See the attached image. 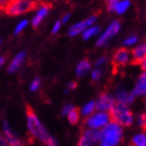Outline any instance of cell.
Instances as JSON below:
<instances>
[{"instance_id": "obj_1", "label": "cell", "mask_w": 146, "mask_h": 146, "mask_svg": "<svg viewBox=\"0 0 146 146\" xmlns=\"http://www.w3.org/2000/svg\"><path fill=\"white\" fill-rule=\"evenodd\" d=\"M26 118H27V127L29 131V135L31 138H38L43 143L47 144L50 140V136L46 131L45 127L40 122L39 118L36 117L34 109L26 104Z\"/></svg>"}, {"instance_id": "obj_2", "label": "cell", "mask_w": 146, "mask_h": 146, "mask_svg": "<svg viewBox=\"0 0 146 146\" xmlns=\"http://www.w3.org/2000/svg\"><path fill=\"white\" fill-rule=\"evenodd\" d=\"M109 115L110 121L117 123L118 125L124 126V127L131 126L133 120H134L133 112L128 109L127 106L123 104H119V102H116L114 104V107L110 110Z\"/></svg>"}, {"instance_id": "obj_3", "label": "cell", "mask_w": 146, "mask_h": 146, "mask_svg": "<svg viewBox=\"0 0 146 146\" xmlns=\"http://www.w3.org/2000/svg\"><path fill=\"white\" fill-rule=\"evenodd\" d=\"M38 0H9L4 6V13L9 16H19L38 7Z\"/></svg>"}, {"instance_id": "obj_4", "label": "cell", "mask_w": 146, "mask_h": 146, "mask_svg": "<svg viewBox=\"0 0 146 146\" xmlns=\"http://www.w3.org/2000/svg\"><path fill=\"white\" fill-rule=\"evenodd\" d=\"M122 140V129L120 125L111 122L101 131V142L104 145L114 146L120 143Z\"/></svg>"}, {"instance_id": "obj_5", "label": "cell", "mask_w": 146, "mask_h": 146, "mask_svg": "<svg viewBox=\"0 0 146 146\" xmlns=\"http://www.w3.org/2000/svg\"><path fill=\"white\" fill-rule=\"evenodd\" d=\"M101 141V131L82 127L77 146H94Z\"/></svg>"}, {"instance_id": "obj_6", "label": "cell", "mask_w": 146, "mask_h": 146, "mask_svg": "<svg viewBox=\"0 0 146 146\" xmlns=\"http://www.w3.org/2000/svg\"><path fill=\"white\" fill-rule=\"evenodd\" d=\"M110 121V115L106 112H98L92 114L84 120L82 127L93 128V129H99L104 127Z\"/></svg>"}, {"instance_id": "obj_7", "label": "cell", "mask_w": 146, "mask_h": 146, "mask_svg": "<svg viewBox=\"0 0 146 146\" xmlns=\"http://www.w3.org/2000/svg\"><path fill=\"white\" fill-rule=\"evenodd\" d=\"M120 27H121L120 21H118V20L113 21L112 23L109 25V27H108L107 29L101 34V36L98 38V41H97V43H96V45L101 47V46L106 45L107 43H109L113 36H115L116 35L119 33Z\"/></svg>"}, {"instance_id": "obj_8", "label": "cell", "mask_w": 146, "mask_h": 146, "mask_svg": "<svg viewBox=\"0 0 146 146\" xmlns=\"http://www.w3.org/2000/svg\"><path fill=\"white\" fill-rule=\"evenodd\" d=\"M131 53L126 48H119L114 52L112 60V65L115 71H118L119 68H122L126 66L129 62Z\"/></svg>"}, {"instance_id": "obj_9", "label": "cell", "mask_w": 146, "mask_h": 146, "mask_svg": "<svg viewBox=\"0 0 146 146\" xmlns=\"http://www.w3.org/2000/svg\"><path fill=\"white\" fill-rule=\"evenodd\" d=\"M116 101L112 95H110L107 92H104L99 95L97 101L95 102V108L98 112H110V110L114 107Z\"/></svg>"}, {"instance_id": "obj_10", "label": "cell", "mask_w": 146, "mask_h": 146, "mask_svg": "<svg viewBox=\"0 0 146 146\" xmlns=\"http://www.w3.org/2000/svg\"><path fill=\"white\" fill-rule=\"evenodd\" d=\"M96 20H97L96 16H91L90 18L86 19V20H84V21L77 22V23H75V24L72 25V26L69 28L68 35H69L70 36H75L79 34H82L87 28L91 27L92 25L96 22Z\"/></svg>"}, {"instance_id": "obj_11", "label": "cell", "mask_w": 146, "mask_h": 146, "mask_svg": "<svg viewBox=\"0 0 146 146\" xmlns=\"http://www.w3.org/2000/svg\"><path fill=\"white\" fill-rule=\"evenodd\" d=\"M49 9H50V4L48 2H41L38 5L36 14L33 18V21H31V24H33L34 28H38L41 25L42 21L45 19V17L49 13Z\"/></svg>"}, {"instance_id": "obj_12", "label": "cell", "mask_w": 146, "mask_h": 146, "mask_svg": "<svg viewBox=\"0 0 146 146\" xmlns=\"http://www.w3.org/2000/svg\"><path fill=\"white\" fill-rule=\"evenodd\" d=\"M3 131H4V135H5L6 142L9 143V146H24V143L20 140V138L17 137L12 131L7 121H4V123H3Z\"/></svg>"}, {"instance_id": "obj_13", "label": "cell", "mask_w": 146, "mask_h": 146, "mask_svg": "<svg viewBox=\"0 0 146 146\" xmlns=\"http://www.w3.org/2000/svg\"><path fill=\"white\" fill-rule=\"evenodd\" d=\"M146 56V42L136 46L131 51V63L134 65H140Z\"/></svg>"}, {"instance_id": "obj_14", "label": "cell", "mask_w": 146, "mask_h": 146, "mask_svg": "<svg viewBox=\"0 0 146 146\" xmlns=\"http://www.w3.org/2000/svg\"><path fill=\"white\" fill-rule=\"evenodd\" d=\"M115 100H117V102L123 104H131L135 99V95L131 92H128L124 89H119L118 91L116 92L115 95Z\"/></svg>"}, {"instance_id": "obj_15", "label": "cell", "mask_w": 146, "mask_h": 146, "mask_svg": "<svg viewBox=\"0 0 146 146\" xmlns=\"http://www.w3.org/2000/svg\"><path fill=\"white\" fill-rule=\"evenodd\" d=\"M131 93L135 95V97L140 95H146V72H143L139 76Z\"/></svg>"}, {"instance_id": "obj_16", "label": "cell", "mask_w": 146, "mask_h": 146, "mask_svg": "<svg viewBox=\"0 0 146 146\" xmlns=\"http://www.w3.org/2000/svg\"><path fill=\"white\" fill-rule=\"evenodd\" d=\"M25 56H26V52H25V51L19 52L18 54L14 58V60L11 62V64H9V68H7V71H9V73L16 72V71L20 68V66H21L22 63H23Z\"/></svg>"}, {"instance_id": "obj_17", "label": "cell", "mask_w": 146, "mask_h": 146, "mask_svg": "<svg viewBox=\"0 0 146 146\" xmlns=\"http://www.w3.org/2000/svg\"><path fill=\"white\" fill-rule=\"evenodd\" d=\"M90 69H91V63L89 62L88 58H84V60H82V61L77 64V66H76V70H75L76 75L78 76V77L86 75L87 72H88Z\"/></svg>"}, {"instance_id": "obj_18", "label": "cell", "mask_w": 146, "mask_h": 146, "mask_svg": "<svg viewBox=\"0 0 146 146\" xmlns=\"http://www.w3.org/2000/svg\"><path fill=\"white\" fill-rule=\"evenodd\" d=\"M67 117H68L69 122H70L72 125L77 124L79 122V119H80V110H79L78 108L74 107L71 110V112L67 115Z\"/></svg>"}, {"instance_id": "obj_19", "label": "cell", "mask_w": 146, "mask_h": 146, "mask_svg": "<svg viewBox=\"0 0 146 146\" xmlns=\"http://www.w3.org/2000/svg\"><path fill=\"white\" fill-rule=\"evenodd\" d=\"M129 6H131V0H120L117 3L114 12H116L119 15H121V14H123V13H125L127 11Z\"/></svg>"}, {"instance_id": "obj_20", "label": "cell", "mask_w": 146, "mask_h": 146, "mask_svg": "<svg viewBox=\"0 0 146 146\" xmlns=\"http://www.w3.org/2000/svg\"><path fill=\"white\" fill-rule=\"evenodd\" d=\"M128 146H146V135L139 134L135 136Z\"/></svg>"}, {"instance_id": "obj_21", "label": "cell", "mask_w": 146, "mask_h": 146, "mask_svg": "<svg viewBox=\"0 0 146 146\" xmlns=\"http://www.w3.org/2000/svg\"><path fill=\"white\" fill-rule=\"evenodd\" d=\"M99 31H100V28L99 27H97V26H91V27L87 28V29L82 33V38H84V40H88V39H90V38H92V36L98 35Z\"/></svg>"}, {"instance_id": "obj_22", "label": "cell", "mask_w": 146, "mask_h": 146, "mask_svg": "<svg viewBox=\"0 0 146 146\" xmlns=\"http://www.w3.org/2000/svg\"><path fill=\"white\" fill-rule=\"evenodd\" d=\"M95 110H96V108H95V102L94 101H90V102H88L85 107L82 108V113L84 116H90L93 114V112H94Z\"/></svg>"}, {"instance_id": "obj_23", "label": "cell", "mask_w": 146, "mask_h": 146, "mask_svg": "<svg viewBox=\"0 0 146 146\" xmlns=\"http://www.w3.org/2000/svg\"><path fill=\"white\" fill-rule=\"evenodd\" d=\"M120 0H104V3H106V6H107V9L109 12H113L115 11V7L117 5V3L119 2Z\"/></svg>"}, {"instance_id": "obj_24", "label": "cell", "mask_w": 146, "mask_h": 146, "mask_svg": "<svg viewBox=\"0 0 146 146\" xmlns=\"http://www.w3.org/2000/svg\"><path fill=\"white\" fill-rule=\"evenodd\" d=\"M27 24H28L27 20H22V21L20 22V23H19L17 26H16V28H15V35H19L20 33H22V31L25 29V27L27 26Z\"/></svg>"}, {"instance_id": "obj_25", "label": "cell", "mask_w": 146, "mask_h": 146, "mask_svg": "<svg viewBox=\"0 0 146 146\" xmlns=\"http://www.w3.org/2000/svg\"><path fill=\"white\" fill-rule=\"evenodd\" d=\"M101 75H102V70H101L100 68H96V69H94V70L92 71L91 78L93 82H97L98 79L101 77Z\"/></svg>"}, {"instance_id": "obj_26", "label": "cell", "mask_w": 146, "mask_h": 146, "mask_svg": "<svg viewBox=\"0 0 146 146\" xmlns=\"http://www.w3.org/2000/svg\"><path fill=\"white\" fill-rule=\"evenodd\" d=\"M137 41H138L137 36H129L128 38H126V39L124 40L123 44H124V46H131V45H134V44H136Z\"/></svg>"}, {"instance_id": "obj_27", "label": "cell", "mask_w": 146, "mask_h": 146, "mask_svg": "<svg viewBox=\"0 0 146 146\" xmlns=\"http://www.w3.org/2000/svg\"><path fill=\"white\" fill-rule=\"evenodd\" d=\"M138 121H139V125L141 126L142 131L146 133V114H141V115L139 116Z\"/></svg>"}, {"instance_id": "obj_28", "label": "cell", "mask_w": 146, "mask_h": 146, "mask_svg": "<svg viewBox=\"0 0 146 146\" xmlns=\"http://www.w3.org/2000/svg\"><path fill=\"white\" fill-rule=\"evenodd\" d=\"M40 86H41V79L40 78H35L33 82H31V91H33V92H36L38 89L40 88Z\"/></svg>"}, {"instance_id": "obj_29", "label": "cell", "mask_w": 146, "mask_h": 146, "mask_svg": "<svg viewBox=\"0 0 146 146\" xmlns=\"http://www.w3.org/2000/svg\"><path fill=\"white\" fill-rule=\"evenodd\" d=\"M73 106H71V104H67V106H65L64 108H63V110H62V115L63 116H67L69 113L71 112V110L73 109Z\"/></svg>"}, {"instance_id": "obj_30", "label": "cell", "mask_w": 146, "mask_h": 146, "mask_svg": "<svg viewBox=\"0 0 146 146\" xmlns=\"http://www.w3.org/2000/svg\"><path fill=\"white\" fill-rule=\"evenodd\" d=\"M61 26H62V22L61 21H58V22H55L54 23V25H53V27H52V31H51V33L53 35H55V34H58V31L61 29Z\"/></svg>"}, {"instance_id": "obj_31", "label": "cell", "mask_w": 146, "mask_h": 146, "mask_svg": "<svg viewBox=\"0 0 146 146\" xmlns=\"http://www.w3.org/2000/svg\"><path fill=\"white\" fill-rule=\"evenodd\" d=\"M107 61H108V56H101L100 58H98L97 61H96L95 66H97V68H98L99 66H102L104 63H107Z\"/></svg>"}, {"instance_id": "obj_32", "label": "cell", "mask_w": 146, "mask_h": 146, "mask_svg": "<svg viewBox=\"0 0 146 146\" xmlns=\"http://www.w3.org/2000/svg\"><path fill=\"white\" fill-rule=\"evenodd\" d=\"M76 86H77V84H76L75 82H69V85H68V90H69V91H72V90H74V89L76 88Z\"/></svg>"}, {"instance_id": "obj_33", "label": "cell", "mask_w": 146, "mask_h": 146, "mask_svg": "<svg viewBox=\"0 0 146 146\" xmlns=\"http://www.w3.org/2000/svg\"><path fill=\"white\" fill-rule=\"evenodd\" d=\"M7 142H6V139L3 137L2 135L0 134V146H6Z\"/></svg>"}, {"instance_id": "obj_34", "label": "cell", "mask_w": 146, "mask_h": 146, "mask_svg": "<svg viewBox=\"0 0 146 146\" xmlns=\"http://www.w3.org/2000/svg\"><path fill=\"white\" fill-rule=\"evenodd\" d=\"M140 66H141V69L144 71V72H146V56L144 58V60L140 63Z\"/></svg>"}, {"instance_id": "obj_35", "label": "cell", "mask_w": 146, "mask_h": 146, "mask_svg": "<svg viewBox=\"0 0 146 146\" xmlns=\"http://www.w3.org/2000/svg\"><path fill=\"white\" fill-rule=\"evenodd\" d=\"M69 18H70V14H66V15L63 16V18H62V23H66V22H68V20H69Z\"/></svg>"}, {"instance_id": "obj_36", "label": "cell", "mask_w": 146, "mask_h": 146, "mask_svg": "<svg viewBox=\"0 0 146 146\" xmlns=\"http://www.w3.org/2000/svg\"><path fill=\"white\" fill-rule=\"evenodd\" d=\"M9 0H0V9H3Z\"/></svg>"}, {"instance_id": "obj_37", "label": "cell", "mask_w": 146, "mask_h": 146, "mask_svg": "<svg viewBox=\"0 0 146 146\" xmlns=\"http://www.w3.org/2000/svg\"><path fill=\"white\" fill-rule=\"evenodd\" d=\"M47 146H58V144H56V142H55L52 138H50V140H49V142L47 143Z\"/></svg>"}, {"instance_id": "obj_38", "label": "cell", "mask_w": 146, "mask_h": 146, "mask_svg": "<svg viewBox=\"0 0 146 146\" xmlns=\"http://www.w3.org/2000/svg\"><path fill=\"white\" fill-rule=\"evenodd\" d=\"M5 60H6V56H5V55H2V56H0V68L2 67L3 64L5 63Z\"/></svg>"}, {"instance_id": "obj_39", "label": "cell", "mask_w": 146, "mask_h": 146, "mask_svg": "<svg viewBox=\"0 0 146 146\" xmlns=\"http://www.w3.org/2000/svg\"><path fill=\"white\" fill-rule=\"evenodd\" d=\"M101 146H109V145H104V144H102V145H101Z\"/></svg>"}]
</instances>
